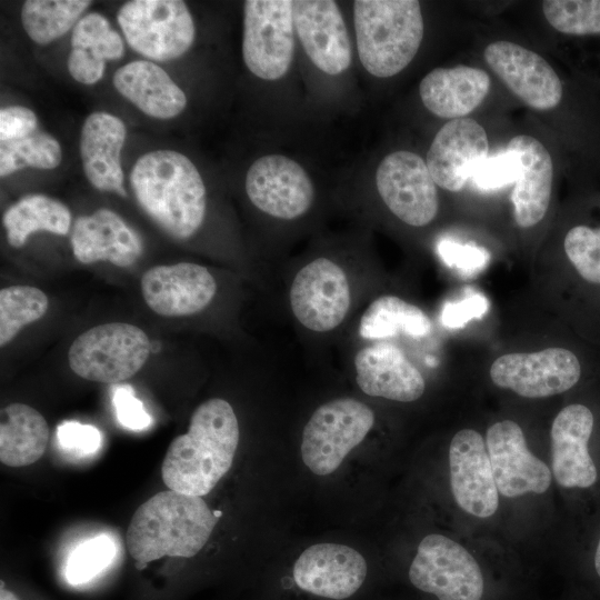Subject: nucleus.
<instances>
[{
	"label": "nucleus",
	"mask_w": 600,
	"mask_h": 600,
	"mask_svg": "<svg viewBox=\"0 0 600 600\" xmlns=\"http://www.w3.org/2000/svg\"><path fill=\"white\" fill-rule=\"evenodd\" d=\"M239 443V426L229 402L212 398L192 413L189 429L170 443L161 474L164 484L194 497L208 494L229 471Z\"/></svg>",
	"instance_id": "f257e3e1"
},
{
	"label": "nucleus",
	"mask_w": 600,
	"mask_h": 600,
	"mask_svg": "<svg viewBox=\"0 0 600 600\" xmlns=\"http://www.w3.org/2000/svg\"><path fill=\"white\" fill-rule=\"evenodd\" d=\"M130 186L140 208L170 237L186 240L201 227L207 190L183 153L158 149L142 154L131 170Z\"/></svg>",
	"instance_id": "f03ea898"
},
{
	"label": "nucleus",
	"mask_w": 600,
	"mask_h": 600,
	"mask_svg": "<svg viewBox=\"0 0 600 600\" xmlns=\"http://www.w3.org/2000/svg\"><path fill=\"white\" fill-rule=\"evenodd\" d=\"M218 521L201 497L161 491L133 513L127 546L138 569L163 556L191 558L209 540Z\"/></svg>",
	"instance_id": "7ed1b4c3"
},
{
	"label": "nucleus",
	"mask_w": 600,
	"mask_h": 600,
	"mask_svg": "<svg viewBox=\"0 0 600 600\" xmlns=\"http://www.w3.org/2000/svg\"><path fill=\"white\" fill-rule=\"evenodd\" d=\"M353 21L359 59L378 78L401 72L416 57L424 26L416 0H356Z\"/></svg>",
	"instance_id": "20e7f679"
},
{
	"label": "nucleus",
	"mask_w": 600,
	"mask_h": 600,
	"mask_svg": "<svg viewBox=\"0 0 600 600\" xmlns=\"http://www.w3.org/2000/svg\"><path fill=\"white\" fill-rule=\"evenodd\" d=\"M151 343L137 326L111 322L90 328L68 351L71 370L96 382L117 383L134 376L147 362Z\"/></svg>",
	"instance_id": "39448f33"
},
{
	"label": "nucleus",
	"mask_w": 600,
	"mask_h": 600,
	"mask_svg": "<svg viewBox=\"0 0 600 600\" xmlns=\"http://www.w3.org/2000/svg\"><path fill=\"white\" fill-rule=\"evenodd\" d=\"M128 44L141 56L169 61L183 56L196 36L188 6L180 0H132L117 13Z\"/></svg>",
	"instance_id": "423d86ee"
},
{
	"label": "nucleus",
	"mask_w": 600,
	"mask_h": 600,
	"mask_svg": "<svg viewBox=\"0 0 600 600\" xmlns=\"http://www.w3.org/2000/svg\"><path fill=\"white\" fill-rule=\"evenodd\" d=\"M374 413L352 398H339L320 406L302 432L301 457L318 476L336 471L347 454L366 438Z\"/></svg>",
	"instance_id": "0eeeda50"
},
{
	"label": "nucleus",
	"mask_w": 600,
	"mask_h": 600,
	"mask_svg": "<svg viewBox=\"0 0 600 600\" xmlns=\"http://www.w3.org/2000/svg\"><path fill=\"white\" fill-rule=\"evenodd\" d=\"M293 1L247 0L242 58L256 77L273 81L289 70L294 52Z\"/></svg>",
	"instance_id": "6e6552de"
},
{
	"label": "nucleus",
	"mask_w": 600,
	"mask_h": 600,
	"mask_svg": "<svg viewBox=\"0 0 600 600\" xmlns=\"http://www.w3.org/2000/svg\"><path fill=\"white\" fill-rule=\"evenodd\" d=\"M411 583L439 600H481L483 578L476 559L442 534L424 537L409 569Z\"/></svg>",
	"instance_id": "1a4fd4ad"
},
{
	"label": "nucleus",
	"mask_w": 600,
	"mask_h": 600,
	"mask_svg": "<svg viewBox=\"0 0 600 600\" xmlns=\"http://www.w3.org/2000/svg\"><path fill=\"white\" fill-rule=\"evenodd\" d=\"M376 186L388 209L409 226H427L437 216V184L426 161L414 152L387 154L377 168Z\"/></svg>",
	"instance_id": "9d476101"
},
{
	"label": "nucleus",
	"mask_w": 600,
	"mask_h": 600,
	"mask_svg": "<svg viewBox=\"0 0 600 600\" xmlns=\"http://www.w3.org/2000/svg\"><path fill=\"white\" fill-rule=\"evenodd\" d=\"M351 303L344 270L328 258H317L296 274L290 306L298 321L316 332H328L346 318Z\"/></svg>",
	"instance_id": "9b49d317"
},
{
	"label": "nucleus",
	"mask_w": 600,
	"mask_h": 600,
	"mask_svg": "<svg viewBox=\"0 0 600 600\" xmlns=\"http://www.w3.org/2000/svg\"><path fill=\"white\" fill-rule=\"evenodd\" d=\"M580 374L578 358L563 348L503 354L490 368L494 384L524 398H546L564 392L578 382Z\"/></svg>",
	"instance_id": "f8f14e48"
},
{
	"label": "nucleus",
	"mask_w": 600,
	"mask_h": 600,
	"mask_svg": "<svg viewBox=\"0 0 600 600\" xmlns=\"http://www.w3.org/2000/svg\"><path fill=\"white\" fill-rule=\"evenodd\" d=\"M246 192L259 210L283 220L303 216L314 200V186L307 171L283 154L258 158L247 171Z\"/></svg>",
	"instance_id": "ddd939ff"
},
{
	"label": "nucleus",
	"mask_w": 600,
	"mask_h": 600,
	"mask_svg": "<svg viewBox=\"0 0 600 600\" xmlns=\"http://www.w3.org/2000/svg\"><path fill=\"white\" fill-rule=\"evenodd\" d=\"M483 57L509 90L529 107L550 110L560 103L561 81L552 67L534 51L499 40L484 49Z\"/></svg>",
	"instance_id": "4468645a"
},
{
	"label": "nucleus",
	"mask_w": 600,
	"mask_h": 600,
	"mask_svg": "<svg viewBox=\"0 0 600 600\" xmlns=\"http://www.w3.org/2000/svg\"><path fill=\"white\" fill-rule=\"evenodd\" d=\"M487 450L498 491L508 498L543 493L551 483L549 467L528 449L520 426L511 420L487 431Z\"/></svg>",
	"instance_id": "2eb2a0df"
},
{
	"label": "nucleus",
	"mask_w": 600,
	"mask_h": 600,
	"mask_svg": "<svg viewBox=\"0 0 600 600\" xmlns=\"http://www.w3.org/2000/svg\"><path fill=\"white\" fill-rule=\"evenodd\" d=\"M451 491L458 506L478 518L491 517L499 497L487 446L472 429L458 431L449 447Z\"/></svg>",
	"instance_id": "dca6fc26"
},
{
	"label": "nucleus",
	"mask_w": 600,
	"mask_h": 600,
	"mask_svg": "<svg viewBox=\"0 0 600 600\" xmlns=\"http://www.w3.org/2000/svg\"><path fill=\"white\" fill-rule=\"evenodd\" d=\"M293 23L306 54L319 70L338 76L350 67L351 42L336 1H293Z\"/></svg>",
	"instance_id": "f3484780"
},
{
	"label": "nucleus",
	"mask_w": 600,
	"mask_h": 600,
	"mask_svg": "<svg viewBox=\"0 0 600 600\" xmlns=\"http://www.w3.org/2000/svg\"><path fill=\"white\" fill-rule=\"evenodd\" d=\"M141 292L156 313L181 317L203 310L217 292V282L206 267L179 262L148 269L141 278Z\"/></svg>",
	"instance_id": "a211bd4d"
},
{
	"label": "nucleus",
	"mask_w": 600,
	"mask_h": 600,
	"mask_svg": "<svg viewBox=\"0 0 600 600\" xmlns=\"http://www.w3.org/2000/svg\"><path fill=\"white\" fill-rule=\"evenodd\" d=\"M367 562L356 549L339 543L307 548L293 566V580L314 596L343 600L354 594L367 577Z\"/></svg>",
	"instance_id": "6ab92c4d"
},
{
	"label": "nucleus",
	"mask_w": 600,
	"mask_h": 600,
	"mask_svg": "<svg viewBox=\"0 0 600 600\" xmlns=\"http://www.w3.org/2000/svg\"><path fill=\"white\" fill-rule=\"evenodd\" d=\"M483 127L473 119L449 120L434 136L426 163L437 186L457 192L488 157Z\"/></svg>",
	"instance_id": "aec40b11"
},
{
	"label": "nucleus",
	"mask_w": 600,
	"mask_h": 600,
	"mask_svg": "<svg viewBox=\"0 0 600 600\" xmlns=\"http://www.w3.org/2000/svg\"><path fill=\"white\" fill-rule=\"evenodd\" d=\"M70 240L74 258L84 264L108 261L126 268L143 251L139 234L120 216L106 208L79 217Z\"/></svg>",
	"instance_id": "412c9836"
},
{
	"label": "nucleus",
	"mask_w": 600,
	"mask_h": 600,
	"mask_svg": "<svg viewBox=\"0 0 600 600\" xmlns=\"http://www.w3.org/2000/svg\"><path fill=\"white\" fill-rule=\"evenodd\" d=\"M593 414L583 404H570L554 418L551 427L552 471L564 488H588L597 480V468L588 441Z\"/></svg>",
	"instance_id": "4be33fe9"
},
{
	"label": "nucleus",
	"mask_w": 600,
	"mask_h": 600,
	"mask_svg": "<svg viewBox=\"0 0 600 600\" xmlns=\"http://www.w3.org/2000/svg\"><path fill=\"white\" fill-rule=\"evenodd\" d=\"M356 381L368 396L400 402L419 399L426 389L421 372L394 344L380 342L354 357Z\"/></svg>",
	"instance_id": "5701e85b"
},
{
	"label": "nucleus",
	"mask_w": 600,
	"mask_h": 600,
	"mask_svg": "<svg viewBox=\"0 0 600 600\" xmlns=\"http://www.w3.org/2000/svg\"><path fill=\"white\" fill-rule=\"evenodd\" d=\"M126 136L122 120L104 111L89 114L80 136V157L88 181L100 191L121 197H127L121 168Z\"/></svg>",
	"instance_id": "b1692460"
},
{
	"label": "nucleus",
	"mask_w": 600,
	"mask_h": 600,
	"mask_svg": "<svg viewBox=\"0 0 600 600\" xmlns=\"http://www.w3.org/2000/svg\"><path fill=\"white\" fill-rule=\"evenodd\" d=\"M507 150L516 153L519 173L511 193L517 224L529 228L544 217L551 197L553 167L551 156L536 138L527 134L513 137Z\"/></svg>",
	"instance_id": "393cba45"
},
{
	"label": "nucleus",
	"mask_w": 600,
	"mask_h": 600,
	"mask_svg": "<svg viewBox=\"0 0 600 600\" xmlns=\"http://www.w3.org/2000/svg\"><path fill=\"white\" fill-rule=\"evenodd\" d=\"M489 89L490 78L484 70L460 64L430 71L419 84V94L430 112L453 120L472 112Z\"/></svg>",
	"instance_id": "a878e982"
},
{
	"label": "nucleus",
	"mask_w": 600,
	"mask_h": 600,
	"mask_svg": "<svg viewBox=\"0 0 600 600\" xmlns=\"http://www.w3.org/2000/svg\"><path fill=\"white\" fill-rule=\"evenodd\" d=\"M116 90L144 114L171 119L187 107V97L171 77L158 64L134 60L113 74Z\"/></svg>",
	"instance_id": "bb28decb"
},
{
	"label": "nucleus",
	"mask_w": 600,
	"mask_h": 600,
	"mask_svg": "<svg viewBox=\"0 0 600 600\" xmlns=\"http://www.w3.org/2000/svg\"><path fill=\"white\" fill-rule=\"evenodd\" d=\"M0 460L9 467L34 463L46 451L49 427L43 416L24 403L1 409Z\"/></svg>",
	"instance_id": "cd10ccee"
},
{
	"label": "nucleus",
	"mask_w": 600,
	"mask_h": 600,
	"mask_svg": "<svg viewBox=\"0 0 600 600\" xmlns=\"http://www.w3.org/2000/svg\"><path fill=\"white\" fill-rule=\"evenodd\" d=\"M7 241L21 248L30 234L48 231L66 236L71 227V212L61 201L44 194H29L12 204L3 214Z\"/></svg>",
	"instance_id": "c85d7f7f"
},
{
	"label": "nucleus",
	"mask_w": 600,
	"mask_h": 600,
	"mask_svg": "<svg viewBox=\"0 0 600 600\" xmlns=\"http://www.w3.org/2000/svg\"><path fill=\"white\" fill-rule=\"evenodd\" d=\"M430 331L429 317L417 306L394 296H382L372 301L359 323V334L368 340L391 338L400 333L421 338Z\"/></svg>",
	"instance_id": "c756f323"
},
{
	"label": "nucleus",
	"mask_w": 600,
	"mask_h": 600,
	"mask_svg": "<svg viewBox=\"0 0 600 600\" xmlns=\"http://www.w3.org/2000/svg\"><path fill=\"white\" fill-rule=\"evenodd\" d=\"M90 4L87 0H27L21 8L22 27L33 42L48 44L73 29Z\"/></svg>",
	"instance_id": "7c9ffc66"
},
{
	"label": "nucleus",
	"mask_w": 600,
	"mask_h": 600,
	"mask_svg": "<svg viewBox=\"0 0 600 600\" xmlns=\"http://www.w3.org/2000/svg\"><path fill=\"white\" fill-rule=\"evenodd\" d=\"M49 308L47 294L31 286L0 290V346H7L27 324L41 319Z\"/></svg>",
	"instance_id": "2f4dec72"
},
{
	"label": "nucleus",
	"mask_w": 600,
	"mask_h": 600,
	"mask_svg": "<svg viewBox=\"0 0 600 600\" xmlns=\"http://www.w3.org/2000/svg\"><path fill=\"white\" fill-rule=\"evenodd\" d=\"M62 160L60 143L42 132L8 142L0 147V176L7 177L24 168L51 170Z\"/></svg>",
	"instance_id": "473e14b6"
},
{
	"label": "nucleus",
	"mask_w": 600,
	"mask_h": 600,
	"mask_svg": "<svg viewBox=\"0 0 600 600\" xmlns=\"http://www.w3.org/2000/svg\"><path fill=\"white\" fill-rule=\"evenodd\" d=\"M542 11L549 24L561 33H600V0H546Z\"/></svg>",
	"instance_id": "72a5a7b5"
},
{
	"label": "nucleus",
	"mask_w": 600,
	"mask_h": 600,
	"mask_svg": "<svg viewBox=\"0 0 600 600\" xmlns=\"http://www.w3.org/2000/svg\"><path fill=\"white\" fill-rule=\"evenodd\" d=\"M71 47L87 50L104 62L120 59L124 52L120 34L98 12H90L76 23L71 33Z\"/></svg>",
	"instance_id": "f704fd0d"
},
{
	"label": "nucleus",
	"mask_w": 600,
	"mask_h": 600,
	"mask_svg": "<svg viewBox=\"0 0 600 600\" xmlns=\"http://www.w3.org/2000/svg\"><path fill=\"white\" fill-rule=\"evenodd\" d=\"M114 553V544L106 534L84 541L67 561V581L73 586L90 581L111 563Z\"/></svg>",
	"instance_id": "c9c22d12"
},
{
	"label": "nucleus",
	"mask_w": 600,
	"mask_h": 600,
	"mask_svg": "<svg viewBox=\"0 0 600 600\" xmlns=\"http://www.w3.org/2000/svg\"><path fill=\"white\" fill-rule=\"evenodd\" d=\"M564 250L584 280L600 284V228L573 227L564 238Z\"/></svg>",
	"instance_id": "e433bc0d"
},
{
	"label": "nucleus",
	"mask_w": 600,
	"mask_h": 600,
	"mask_svg": "<svg viewBox=\"0 0 600 600\" xmlns=\"http://www.w3.org/2000/svg\"><path fill=\"white\" fill-rule=\"evenodd\" d=\"M519 173V160L514 152L487 157L476 169L471 179L474 186L484 191L496 190L516 182Z\"/></svg>",
	"instance_id": "4c0bfd02"
},
{
	"label": "nucleus",
	"mask_w": 600,
	"mask_h": 600,
	"mask_svg": "<svg viewBox=\"0 0 600 600\" xmlns=\"http://www.w3.org/2000/svg\"><path fill=\"white\" fill-rule=\"evenodd\" d=\"M438 251L449 267L469 276L483 269L489 261V252L473 243L442 240L438 244Z\"/></svg>",
	"instance_id": "58836bf2"
},
{
	"label": "nucleus",
	"mask_w": 600,
	"mask_h": 600,
	"mask_svg": "<svg viewBox=\"0 0 600 600\" xmlns=\"http://www.w3.org/2000/svg\"><path fill=\"white\" fill-rule=\"evenodd\" d=\"M112 403L122 427L137 431L150 426L151 417L146 411L142 401L136 397L131 386H113Z\"/></svg>",
	"instance_id": "ea45409f"
},
{
	"label": "nucleus",
	"mask_w": 600,
	"mask_h": 600,
	"mask_svg": "<svg viewBox=\"0 0 600 600\" xmlns=\"http://www.w3.org/2000/svg\"><path fill=\"white\" fill-rule=\"evenodd\" d=\"M57 439L66 451L84 456L101 447L102 436L94 426L69 420L57 427Z\"/></svg>",
	"instance_id": "a19ab883"
},
{
	"label": "nucleus",
	"mask_w": 600,
	"mask_h": 600,
	"mask_svg": "<svg viewBox=\"0 0 600 600\" xmlns=\"http://www.w3.org/2000/svg\"><path fill=\"white\" fill-rule=\"evenodd\" d=\"M38 127L36 113L22 106H10L0 110V140L1 142L26 138Z\"/></svg>",
	"instance_id": "79ce46f5"
},
{
	"label": "nucleus",
	"mask_w": 600,
	"mask_h": 600,
	"mask_svg": "<svg viewBox=\"0 0 600 600\" xmlns=\"http://www.w3.org/2000/svg\"><path fill=\"white\" fill-rule=\"evenodd\" d=\"M488 299L481 293L470 294L457 302L444 306L442 323L448 328H460L472 319L481 318L488 311Z\"/></svg>",
	"instance_id": "37998d69"
},
{
	"label": "nucleus",
	"mask_w": 600,
	"mask_h": 600,
	"mask_svg": "<svg viewBox=\"0 0 600 600\" xmlns=\"http://www.w3.org/2000/svg\"><path fill=\"white\" fill-rule=\"evenodd\" d=\"M67 68L70 76L83 84H94L104 74L106 62L83 49H72Z\"/></svg>",
	"instance_id": "c03bdc74"
},
{
	"label": "nucleus",
	"mask_w": 600,
	"mask_h": 600,
	"mask_svg": "<svg viewBox=\"0 0 600 600\" xmlns=\"http://www.w3.org/2000/svg\"><path fill=\"white\" fill-rule=\"evenodd\" d=\"M0 600H19L13 592L4 588L3 581H1Z\"/></svg>",
	"instance_id": "a18cd8bd"
},
{
	"label": "nucleus",
	"mask_w": 600,
	"mask_h": 600,
	"mask_svg": "<svg viewBox=\"0 0 600 600\" xmlns=\"http://www.w3.org/2000/svg\"><path fill=\"white\" fill-rule=\"evenodd\" d=\"M594 568L598 576L600 577V539L594 554Z\"/></svg>",
	"instance_id": "49530a36"
}]
</instances>
